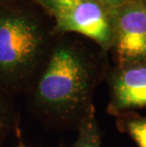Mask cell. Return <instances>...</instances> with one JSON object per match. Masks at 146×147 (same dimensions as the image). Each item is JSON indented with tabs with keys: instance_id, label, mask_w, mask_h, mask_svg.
Masks as SVG:
<instances>
[{
	"instance_id": "1",
	"label": "cell",
	"mask_w": 146,
	"mask_h": 147,
	"mask_svg": "<svg viewBox=\"0 0 146 147\" xmlns=\"http://www.w3.org/2000/svg\"><path fill=\"white\" fill-rule=\"evenodd\" d=\"M98 79L97 65L85 49L60 41L48 49L28 90L30 107L48 123L77 125L94 108Z\"/></svg>"
},
{
	"instance_id": "2",
	"label": "cell",
	"mask_w": 146,
	"mask_h": 147,
	"mask_svg": "<svg viewBox=\"0 0 146 147\" xmlns=\"http://www.w3.org/2000/svg\"><path fill=\"white\" fill-rule=\"evenodd\" d=\"M48 36L38 18L0 11V88L27 93L48 51Z\"/></svg>"
},
{
	"instance_id": "3",
	"label": "cell",
	"mask_w": 146,
	"mask_h": 147,
	"mask_svg": "<svg viewBox=\"0 0 146 147\" xmlns=\"http://www.w3.org/2000/svg\"><path fill=\"white\" fill-rule=\"evenodd\" d=\"M108 11L118 65L146 60V1L125 0Z\"/></svg>"
},
{
	"instance_id": "4",
	"label": "cell",
	"mask_w": 146,
	"mask_h": 147,
	"mask_svg": "<svg viewBox=\"0 0 146 147\" xmlns=\"http://www.w3.org/2000/svg\"><path fill=\"white\" fill-rule=\"evenodd\" d=\"M58 33H77L87 37L104 51L112 49L113 32L109 11L92 0L52 14Z\"/></svg>"
},
{
	"instance_id": "5",
	"label": "cell",
	"mask_w": 146,
	"mask_h": 147,
	"mask_svg": "<svg viewBox=\"0 0 146 147\" xmlns=\"http://www.w3.org/2000/svg\"><path fill=\"white\" fill-rule=\"evenodd\" d=\"M113 114L146 107V60L117 65L109 79Z\"/></svg>"
},
{
	"instance_id": "6",
	"label": "cell",
	"mask_w": 146,
	"mask_h": 147,
	"mask_svg": "<svg viewBox=\"0 0 146 147\" xmlns=\"http://www.w3.org/2000/svg\"><path fill=\"white\" fill-rule=\"evenodd\" d=\"M77 128L78 137L75 147H101V131L95 118L94 108L81 119Z\"/></svg>"
},
{
	"instance_id": "7",
	"label": "cell",
	"mask_w": 146,
	"mask_h": 147,
	"mask_svg": "<svg viewBox=\"0 0 146 147\" xmlns=\"http://www.w3.org/2000/svg\"><path fill=\"white\" fill-rule=\"evenodd\" d=\"M11 94L0 88V146L12 129L16 130L18 121L11 100Z\"/></svg>"
},
{
	"instance_id": "8",
	"label": "cell",
	"mask_w": 146,
	"mask_h": 147,
	"mask_svg": "<svg viewBox=\"0 0 146 147\" xmlns=\"http://www.w3.org/2000/svg\"><path fill=\"white\" fill-rule=\"evenodd\" d=\"M124 130L139 147H146V117L130 118L123 121Z\"/></svg>"
},
{
	"instance_id": "9",
	"label": "cell",
	"mask_w": 146,
	"mask_h": 147,
	"mask_svg": "<svg viewBox=\"0 0 146 147\" xmlns=\"http://www.w3.org/2000/svg\"><path fill=\"white\" fill-rule=\"evenodd\" d=\"M38 1L52 15L57 11L72 8L83 0H38Z\"/></svg>"
},
{
	"instance_id": "10",
	"label": "cell",
	"mask_w": 146,
	"mask_h": 147,
	"mask_svg": "<svg viewBox=\"0 0 146 147\" xmlns=\"http://www.w3.org/2000/svg\"><path fill=\"white\" fill-rule=\"evenodd\" d=\"M98 4H100L102 7H104L106 10H111L115 7H118L122 3H123L125 0H92Z\"/></svg>"
},
{
	"instance_id": "11",
	"label": "cell",
	"mask_w": 146,
	"mask_h": 147,
	"mask_svg": "<svg viewBox=\"0 0 146 147\" xmlns=\"http://www.w3.org/2000/svg\"><path fill=\"white\" fill-rule=\"evenodd\" d=\"M17 134H18V145L17 147H29L27 146L25 143L22 142V139H21V135H20V129L18 128V131H17Z\"/></svg>"
},
{
	"instance_id": "12",
	"label": "cell",
	"mask_w": 146,
	"mask_h": 147,
	"mask_svg": "<svg viewBox=\"0 0 146 147\" xmlns=\"http://www.w3.org/2000/svg\"><path fill=\"white\" fill-rule=\"evenodd\" d=\"M144 1H146V0H144Z\"/></svg>"
}]
</instances>
